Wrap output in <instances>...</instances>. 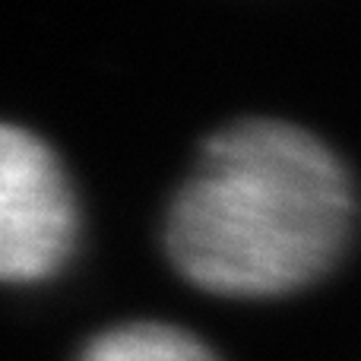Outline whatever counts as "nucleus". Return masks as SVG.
Wrapping results in <instances>:
<instances>
[{
	"label": "nucleus",
	"instance_id": "f257e3e1",
	"mask_svg": "<svg viewBox=\"0 0 361 361\" xmlns=\"http://www.w3.org/2000/svg\"><path fill=\"white\" fill-rule=\"evenodd\" d=\"M355 193L314 133L241 121L203 146L165 219V247L184 279L216 295H282L343 254Z\"/></svg>",
	"mask_w": 361,
	"mask_h": 361
},
{
	"label": "nucleus",
	"instance_id": "f03ea898",
	"mask_svg": "<svg viewBox=\"0 0 361 361\" xmlns=\"http://www.w3.org/2000/svg\"><path fill=\"white\" fill-rule=\"evenodd\" d=\"M76 228V197L54 149L0 121V282L57 273L73 254Z\"/></svg>",
	"mask_w": 361,
	"mask_h": 361
},
{
	"label": "nucleus",
	"instance_id": "7ed1b4c3",
	"mask_svg": "<svg viewBox=\"0 0 361 361\" xmlns=\"http://www.w3.org/2000/svg\"><path fill=\"white\" fill-rule=\"evenodd\" d=\"M80 361H216V355L178 326L124 324L92 339Z\"/></svg>",
	"mask_w": 361,
	"mask_h": 361
}]
</instances>
